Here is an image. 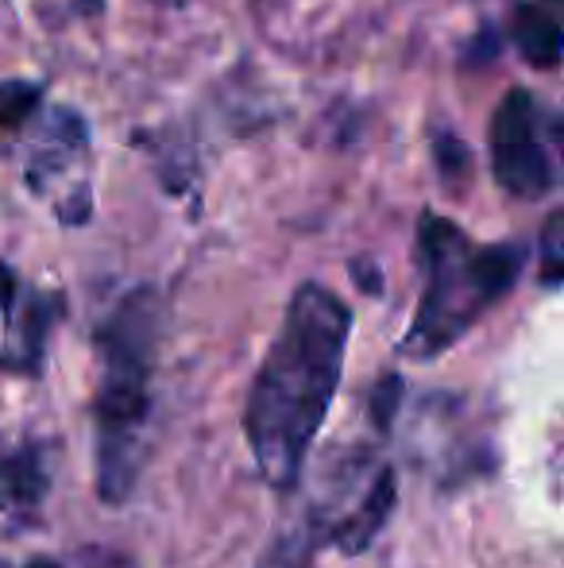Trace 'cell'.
Listing matches in <instances>:
<instances>
[{
  "instance_id": "cell-11",
  "label": "cell",
  "mask_w": 564,
  "mask_h": 568,
  "mask_svg": "<svg viewBox=\"0 0 564 568\" xmlns=\"http://www.w3.org/2000/svg\"><path fill=\"white\" fill-rule=\"evenodd\" d=\"M468 166V148L457 140V135L444 132L441 140H437V171L444 174V179H460Z\"/></svg>"
},
{
  "instance_id": "cell-3",
  "label": "cell",
  "mask_w": 564,
  "mask_h": 568,
  "mask_svg": "<svg viewBox=\"0 0 564 568\" xmlns=\"http://www.w3.org/2000/svg\"><path fill=\"white\" fill-rule=\"evenodd\" d=\"M422 260H425V294L410 322L402 352L414 359H429L452 348L499 298L514 291L526 247L491 244L472 247L452 221L425 213L422 221Z\"/></svg>"
},
{
  "instance_id": "cell-1",
  "label": "cell",
  "mask_w": 564,
  "mask_h": 568,
  "mask_svg": "<svg viewBox=\"0 0 564 568\" xmlns=\"http://www.w3.org/2000/svg\"><path fill=\"white\" fill-rule=\"evenodd\" d=\"M352 310L329 286L301 283L244 406V437L275 491L298 484L345 367Z\"/></svg>"
},
{
  "instance_id": "cell-5",
  "label": "cell",
  "mask_w": 564,
  "mask_h": 568,
  "mask_svg": "<svg viewBox=\"0 0 564 568\" xmlns=\"http://www.w3.org/2000/svg\"><path fill=\"white\" fill-rule=\"evenodd\" d=\"M394 495H399L394 471L383 468L376 479H371L368 495L352 507V515L332 530V541H337L340 554H363V549L379 538V530H383L387 518H391V510H394Z\"/></svg>"
},
{
  "instance_id": "cell-14",
  "label": "cell",
  "mask_w": 564,
  "mask_h": 568,
  "mask_svg": "<svg viewBox=\"0 0 564 568\" xmlns=\"http://www.w3.org/2000/svg\"><path fill=\"white\" fill-rule=\"evenodd\" d=\"M163 4H178V0H163Z\"/></svg>"
},
{
  "instance_id": "cell-8",
  "label": "cell",
  "mask_w": 564,
  "mask_h": 568,
  "mask_svg": "<svg viewBox=\"0 0 564 568\" xmlns=\"http://www.w3.org/2000/svg\"><path fill=\"white\" fill-rule=\"evenodd\" d=\"M39 85L31 82H0V128L12 132V128L28 124V116L39 109Z\"/></svg>"
},
{
  "instance_id": "cell-12",
  "label": "cell",
  "mask_w": 564,
  "mask_h": 568,
  "mask_svg": "<svg viewBox=\"0 0 564 568\" xmlns=\"http://www.w3.org/2000/svg\"><path fill=\"white\" fill-rule=\"evenodd\" d=\"M352 275L360 278V286H363L368 294H379V291H383V271L371 267L368 260H356V263H352Z\"/></svg>"
},
{
  "instance_id": "cell-4",
  "label": "cell",
  "mask_w": 564,
  "mask_h": 568,
  "mask_svg": "<svg viewBox=\"0 0 564 568\" xmlns=\"http://www.w3.org/2000/svg\"><path fill=\"white\" fill-rule=\"evenodd\" d=\"M491 166L495 182L514 197H534L553 190V159L537 135V101L526 90H511L491 120Z\"/></svg>"
},
{
  "instance_id": "cell-10",
  "label": "cell",
  "mask_w": 564,
  "mask_h": 568,
  "mask_svg": "<svg viewBox=\"0 0 564 568\" xmlns=\"http://www.w3.org/2000/svg\"><path fill=\"white\" fill-rule=\"evenodd\" d=\"M561 229H564V217L561 213H553L550 217V225H545L542 232V283L550 286H561V267H564V260H561Z\"/></svg>"
},
{
  "instance_id": "cell-6",
  "label": "cell",
  "mask_w": 564,
  "mask_h": 568,
  "mask_svg": "<svg viewBox=\"0 0 564 568\" xmlns=\"http://www.w3.org/2000/svg\"><path fill=\"white\" fill-rule=\"evenodd\" d=\"M51 468L39 445L0 456V510H35L47 499Z\"/></svg>"
},
{
  "instance_id": "cell-2",
  "label": "cell",
  "mask_w": 564,
  "mask_h": 568,
  "mask_svg": "<svg viewBox=\"0 0 564 568\" xmlns=\"http://www.w3.org/2000/svg\"><path fill=\"white\" fill-rule=\"evenodd\" d=\"M158 344V298L136 291L98 329L105 359L98 390V495L124 503L143 468V429L151 418V359Z\"/></svg>"
},
{
  "instance_id": "cell-7",
  "label": "cell",
  "mask_w": 564,
  "mask_h": 568,
  "mask_svg": "<svg viewBox=\"0 0 564 568\" xmlns=\"http://www.w3.org/2000/svg\"><path fill=\"white\" fill-rule=\"evenodd\" d=\"M514 43H519L522 59H526L530 67L553 70L564 51L561 20L542 4H522L519 16H514Z\"/></svg>"
},
{
  "instance_id": "cell-13",
  "label": "cell",
  "mask_w": 564,
  "mask_h": 568,
  "mask_svg": "<svg viewBox=\"0 0 564 568\" xmlns=\"http://www.w3.org/2000/svg\"><path fill=\"white\" fill-rule=\"evenodd\" d=\"M28 568H62L59 561H47V557H39V561H31Z\"/></svg>"
},
{
  "instance_id": "cell-9",
  "label": "cell",
  "mask_w": 564,
  "mask_h": 568,
  "mask_svg": "<svg viewBox=\"0 0 564 568\" xmlns=\"http://www.w3.org/2000/svg\"><path fill=\"white\" fill-rule=\"evenodd\" d=\"M399 403H402V379L399 375H387V379L376 383V390H371V426L379 429V434H387L394 422V414H399Z\"/></svg>"
}]
</instances>
